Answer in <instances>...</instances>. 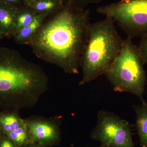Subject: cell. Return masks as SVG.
<instances>
[{"mask_svg":"<svg viewBox=\"0 0 147 147\" xmlns=\"http://www.w3.org/2000/svg\"><path fill=\"white\" fill-rule=\"evenodd\" d=\"M0 147H17L5 134H2L0 138Z\"/></svg>","mask_w":147,"mask_h":147,"instance_id":"e0dca14e","label":"cell"},{"mask_svg":"<svg viewBox=\"0 0 147 147\" xmlns=\"http://www.w3.org/2000/svg\"><path fill=\"white\" fill-rule=\"evenodd\" d=\"M49 15L46 14H38L34 20L27 26L18 31L13 36L16 43L28 45L37 31L43 24Z\"/></svg>","mask_w":147,"mask_h":147,"instance_id":"30bf717a","label":"cell"},{"mask_svg":"<svg viewBox=\"0 0 147 147\" xmlns=\"http://www.w3.org/2000/svg\"><path fill=\"white\" fill-rule=\"evenodd\" d=\"M5 37V36L3 34V33L0 30V40L2 39L3 38H4Z\"/></svg>","mask_w":147,"mask_h":147,"instance_id":"44dd1931","label":"cell"},{"mask_svg":"<svg viewBox=\"0 0 147 147\" xmlns=\"http://www.w3.org/2000/svg\"><path fill=\"white\" fill-rule=\"evenodd\" d=\"M2 134V133H1V132L0 131V138H1V136Z\"/></svg>","mask_w":147,"mask_h":147,"instance_id":"603a6c76","label":"cell"},{"mask_svg":"<svg viewBox=\"0 0 147 147\" xmlns=\"http://www.w3.org/2000/svg\"><path fill=\"white\" fill-rule=\"evenodd\" d=\"M37 14L33 9L26 4L23 3L18 6L16 11V27L14 34L30 25L34 20Z\"/></svg>","mask_w":147,"mask_h":147,"instance_id":"7c38bea8","label":"cell"},{"mask_svg":"<svg viewBox=\"0 0 147 147\" xmlns=\"http://www.w3.org/2000/svg\"><path fill=\"white\" fill-rule=\"evenodd\" d=\"M90 11L74 0H64L62 8L49 15L28 43L37 57L66 73H79L88 37Z\"/></svg>","mask_w":147,"mask_h":147,"instance_id":"6da1fadb","label":"cell"},{"mask_svg":"<svg viewBox=\"0 0 147 147\" xmlns=\"http://www.w3.org/2000/svg\"><path fill=\"white\" fill-rule=\"evenodd\" d=\"M25 125L19 111L0 110V131L2 134H8Z\"/></svg>","mask_w":147,"mask_h":147,"instance_id":"9c48e42d","label":"cell"},{"mask_svg":"<svg viewBox=\"0 0 147 147\" xmlns=\"http://www.w3.org/2000/svg\"><path fill=\"white\" fill-rule=\"evenodd\" d=\"M97 123L92 130V140L107 145L108 147H134L131 126L113 112L100 110Z\"/></svg>","mask_w":147,"mask_h":147,"instance_id":"8992f818","label":"cell"},{"mask_svg":"<svg viewBox=\"0 0 147 147\" xmlns=\"http://www.w3.org/2000/svg\"><path fill=\"white\" fill-rule=\"evenodd\" d=\"M22 2L25 4H30L31 3L37 1H40V0H21Z\"/></svg>","mask_w":147,"mask_h":147,"instance_id":"d6986e66","label":"cell"},{"mask_svg":"<svg viewBox=\"0 0 147 147\" xmlns=\"http://www.w3.org/2000/svg\"><path fill=\"white\" fill-rule=\"evenodd\" d=\"M24 120L32 143L42 147H52L59 143L62 124L59 117L33 116Z\"/></svg>","mask_w":147,"mask_h":147,"instance_id":"52a82bcc","label":"cell"},{"mask_svg":"<svg viewBox=\"0 0 147 147\" xmlns=\"http://www.w3.org/2000/svg\"><path fill=\"white\" fill-rule=\"evenodd\" d=\"M115 21L109 16L91 24L88 37L80 67L83 86L105 74L120 53L124 40L120 36Z\"/></svg>","mask_w":147,"mask_h":147,"instance_id":"3957f363","label":"cell"},{"mask_svg":"<svg viewBox=\"0 0 147 147\" xmlns=\"http://www.w3.org/2000/svg\"><path fill=\"white\" fill-rule=\"evenodd\" d=\"M132 39L127 36L124 40L120 53L104 75L115 91L130 93L144 103L146 82L144 65Z\"/></svg>","mask_w":147,"mask_h":147,"instance_id":"277c9868","label":"cell"},{"mask_svg":"<svg viewBox=\"0 0 147 147\" xmlns=\"http://www.w3.org/2000/svg\"><path fill=\"white\" fill-rule=\"evenodd\" d=\"M24 147H42L39 146V145L36 144H34V143H32V144H30L27 145V146H25Z\"/></svg>","mask_w":147,"mask_h":147,"instance_id":"ffe728a7","label":"cell"},{"mask_svg":"<svg viewBox=\"0 0 147 147\" xmlns=\"http://www.w3.org/2000/svg\"><path fill=\"white\" fill-rule=\"evenodd\" d=\"M102 1L103 0H74L76 5L82 8H86L90 5L98 3Z\"/></svg>","mask_w":147,"mask_h":147,"instance_id":"2e32d148","label":"cell"},{"mask_svg":"<svg viewBox=\"0 0 147 147\" xmlns=\"http://www.w3.org/2000/svg\"><path fill=\"white\" fill-rule=\"evenodd\" d=\"M139 55L144 65L147 64V34L141 37V40L137 46Z\"/></svg>","mask_w":147,"mask_h":147,"instance_id":"9a60e30c","label":"cell"},{"mask_svg":"<svg viewBox=\"0 0 147 147\" xmlns=\"http://www.w3.org/2000/svg\"><path fill=\"white\" fill-rule=\"evenodd\" d=\"M6 135L17 147H24L32 143L26 124Z\"/></svg>","mask_w":147,"mask_h":147,"instance_id":"5bb4252c","label":"cell"},{"mask_svg":"<svg viewBox=\"0 0 147 147\" xmlns=\"http://www.w3.org/2000/svg\"><path fill=\"white\" fill-rule=\"evenodd\" d=\"M96 11L113 18L127 36L147 34V0H120L98 7Z\"/></svg>","mask_w":147,"mask_h":147,"instance_id":"5b68a950","label":"cell"},{"mask_svg":"<svg viewBox=\"0 0 147 147\" xmlns=\"http://www.w3.org/2000/svg\"><path fill=\"white\" fill-rule=\"evenodd\" d=\"M23 3L21 0H0V4L10 5L16 6H18Z\"/></svg>","mask_w":147,"mask_h":147,"instance_id":"ac0fdd59","label":"cell"},{"mask_svg":"<svg viewBox=\"0 0 147 147\" xmlns=\"http://www.w3.org/2000/svg\"><path fill=\"white\" fill-rule=\"evenodd\" d=\"M48 86L49 78L40 66L16 50L0 47V110L33 108Z\"/></svg>","mask_w":147,"mask_h":147,"instance_id":"7a4b0ae2","label":"cell"},{"mask_svg":"<svg viewBox=\"0 0 147 147\" xmlns=\"http://www.w3.org/2000/svg\"><path fill=\"white\" fill-rule=\"evenodd\" d=\"M18 6L0 4V30L5 37L13 36Z\"/></svg>","mask_w":147,"mask_h":147,"instance_id":"ba28073f","label":"cell"},{"mask_svg":"<svg viewBox=\"0 0 147 147\" xmlns=\"http://www.w3.org/2000/svg\"><path fill=\"white\" fill-rule=\"evenodd\" d=\"M64 3V0H40L28 5L38 14L51 15L60 10Z\"/></svg>","mask_w":147,"mask_h":147,"instance_id":"4fadbf2b","label":"cell"},{"mask_svg":"<svg viewBox=\"0 0 147 147\" xmlns=\"http://www.w3.org/2000/svg\"><path fill=\"white\" fill-rule=\"evenodd\" d=\"M98 147H108L107 145L103 144H100V146Z\"/></svg>","mask_w":147,"mask_h":147,"instance_id":"7402d4cb","label":"cell"},{"mask_svg":"<svg viewBox=\"0 0 147 147\" xmlns=\"http://www.w3.org/2000/svg\"><path fill=\"white\" fill-rule=\"evenodd\" d=\"M136 128L141 147H147V103L135 108Z\"/></svg>","mask_w":147,"mask_h":147,"instance_id":"8fae6325","label":"cell"}]
</instances>
